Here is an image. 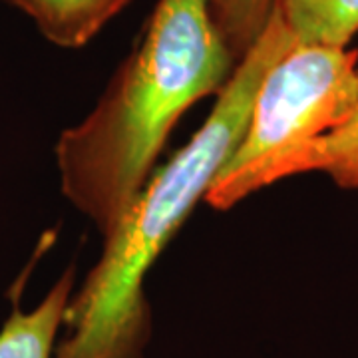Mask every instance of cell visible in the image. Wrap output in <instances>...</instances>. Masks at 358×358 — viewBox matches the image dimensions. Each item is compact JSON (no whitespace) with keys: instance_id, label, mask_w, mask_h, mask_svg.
<instances>
[{"instance_id":"cell-7","label":"cell","mask_w":358,"mask_h":358,"mask_svg":"<svg viewBox=\"0 0 358 358\" xmlns=\"http://www.w3.org/2000/svg\"><path fill=\"white\" fill-rule=\"evenodd\" d=\"M294 38L346 48L358 32V0H275Z\"/></svg>"},{"instance_id":"cell-3","label":"cell","mask_w":358,"mask_h":358,"mask_svg":"<svg viewBox=\"0 0 358 358\" xmlns=\"http://www.w3.org/2000/svg\"><path fill=\"white\" fill-rule=\"evenodd\" d=\"M358 108V52L293 42L271 62L257 88L241 141L205 193L225 211L279 181L282 162L341 128Z\"/></svg>"},{"instance_id":"cell-2","label":"cell","mask_w":358,"mask_h":358,"mask_svg":"<svg viewBox=\"0 0 358 358\" xmlns=\"http://www.w3.org/2000/svg\"><path fill=\"white\" fill-rule=\"evenodd\" d=\"M294 34L273 4L267 24L237 62L199 131L154 178L103 235L94 265L64 313L68 334L54 358H141L152 319L143 279L195 203L227 164L249 122L257 88Z\"/></svg>"},{"instance_id":"cell-5","label":"cell","mask_w":358,"mask_h":358,"mask_svg":"<svg viewBox=\"0 0 358 358\" xmlns=\"http://www.w3.org/2000/svg\"><path fill=\"white\" fill-rule=\"evenodd\" d=\"M34 20L44 38L60 48H82L129 0H4Z\"/></svg>"},{"instance_id":"cell-6","label":"cell","mask_w":358,"mask_h":358,"mask_svg":"<svg viewBox=\"0 0 358 358\" xmlns=\"http://www.w3.org/2000/svg\"><path fill=\"white\" fill-rule=\"evenodd\" d=\"M324 171L343 189L358 187V108L350 120L327 136L303 145L282 162L279 179Z\"/></svg>"},{"instance_id":"cell-4","label":"cell","mask_w":358,"mask_h":358,"mask_svg":"<svg viewBox=\"0 0 358 358\" xmlns=\"http://www.w3.org/2000/svg\"><path fill=\"white\" fill-rule=\"evenodd\" d=\"M74 275V267L66 268L44 301L28 313L14 299L13 313L0 329V358H54V341L64 324Z\"/></svg>"},{"instance_id":"cell-1","label":"cell","mask_w":358,"mask_h":358,"mask_svg":"<svg viewBox=\"0 0 358 358\" xmlns=\"http://www.w3.org/2000/svg\"><path fill=\"white\" fill-rule=\"evenodd\" d=\"M235 66L209 0H157L100 102L56 141L62 193L102 235L148 183L179 117Z\"/></svg>"},{"instance_id":"cell-8","label":"cell","mask_w":358,"mask_h":358,"mask_svg":"<svg viewBox=\"0 0 358 358\" xmlns=\"http://www.w3.org/2000/svg\"><path fill=\"white\" fill-rule=\"evenodd\" d=\"M275 0H209L211 16L239 62L267 24Z\"/></svg>"}]
</instances>
